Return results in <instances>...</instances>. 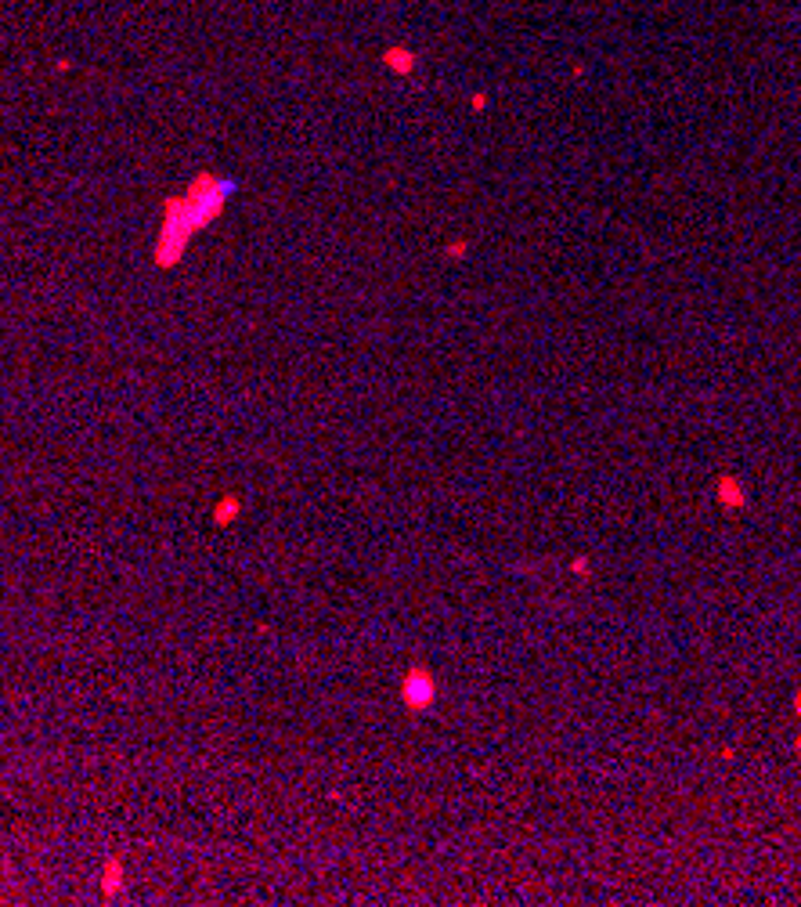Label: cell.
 I'll return each mask as SVG.
<instances>
[{
    "mask_svg": "<svg viewBox=\"0 0 801 907\" xmlns=\"http://www.w3.org/2000/svg\"><path fill=\"white\" fill-rule=\"evenodd\" d=\"M571 571H574V575H588V557H574V561H571Z\"/></svg>",
    "mask_w": 801,
    "mask_h": 907,
    "instance_id": "5",
    "label": "cell"
},
{
    "mask_svg": "<svg viewBox=\"0 0 801 907\" xmlns=\"http://www.w3.org/2000/svg\"><path fill=\"white\" fill-rule=\"evenodd\" d=\"M400 701H405L408 712H426L433 701H437V679L426 665H412L400 679Z\"/></svg>",
    "mask_w": 801,
    "mask_h": 907,
    "instance_id": "1",
    "label": "cell"
},
{
    "mask_svg": "<svg viewBox=\"0 0 801 907\" xmlns=\"http://www.w3.org/2000/svg\"><path fill=\"white\" fill-rule=\"evenodd\" d=\"M794 712H797V716H801V691L794 694Z\"/></svg>",
    "mask_w": 801,
    "mask_h": 907,
    "instance_id": "6",
    "label": "cell"
},
{
    "mask_svg": "<svg viewBox=\"0 0 801 907\" xmlns=\"http://www.w3.org/2000/svg\"><path fill=\"white\" fill-rule=\"evenodd\" d=\"M239 513H242V499L239 496H220L217 506H213V525L227 528V525L239 521Z\"/></svg>",
    "mask_w": 801,
    "mask_h": 907,
    "instance_id": "4",
    "label": "cell"
},
{
    "mask_svg": "<svg viewBox=\"0 0 801 907\" xmlns=\"http://www.w3.org/2000/svg\"><path fill=\"white\" fill-rule=\"evenodd\" d=\"M715 499H718V506H725V510H744L747 506V484L737 477V474H718V481H715Z\"/></svg>",
    "mask_w": 801,
    "mask_h": 907,
    "instance_id": "2",
    "label": "cell"
},
{
    "mask_svg": "<svg viewBox=\"0 0 801 907\" xmlns=\"http://www.w3.org/2000/svg\"><path fill=\"white\" fill-rule=\"evenodd\" d=\"M119 893H123V864H119V857H109L102 867V896L112 900Z\"/></svg>",
    "mask_w": 801,
    "mask_h": 907,
    "instance_id": "3",
    "label": "cell"
}]
</instances>
